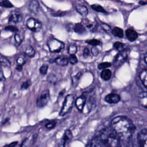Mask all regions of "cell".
<instances>
[{
  "label": "cell",
  "instance_id": "6da1fadb",
  "mask_svg": "<svg viewBox=\"0 0 147 147\" xmlns=\"http://www.w3.org/2000/svg\"><path fill=\"white\" fill-rule=\"evenodd\" d=\"M110 126L119 137L121 140L125 142L131 140L136 130L132 121L124 116H117L114 118Z\"/></svg>",
  "mask_w": 147,
  "mask_h": 147
},
{
  "label": "cell",
  "instance_id": "7a4b0ae2",
  "mask_svg": "<svg viewBox=\"0 0 147 147\" xmlns=\"http://www.w3.org/2000/svg\"><path fill=\"white\" fill-rule=\"evenodd\" d=\"M99 137L107 147H121V139L111 126L102 130Z\"/></svg>",
  "mask_w": 147,
  "mask_h": 147
},
{
  "label": "cell",
  "instance_id": "3957f363",
  "mask_svg": "<svg viewBox=\"0 0 147 147\" xmlns=\"http://www.w3.org/2000/svg\"><path fill=\"white\" fill-rule=\"evenodd\" d=\"M74 102H75L74 96L72 94L67 95L64 99L62 107L59 113V115L64 116V115L69 113L71 110Z\"/></svg>",
  "mask_w": 147,
  "mask_h": 147
},
{
  "label": "cell",
  "instance_id": "277c9868",
  "mask_svg": "<svg viewBox=\"0 0 147 147\" xmlns=\"http://www.w3.org/2000/svg\"><path fill=\"white\" fill-rule=\"evenodd\" d=\"M47 45L51 52L58 53L60 52L65 47V44L56 38H52L48 40L47 42Z\"/></svg>",
  "mask_w": 147,
  "mask_h": 147
},
{
  "label": "cell",
  "instance_id": "5b68a950",
  "mask_svg": "<svg viewBox=\"0 0 147 147\" xmlns=\"http://www.w3.org/2000/svg\"><path fill=\"white\" fill-rule=\"evenodd\" d=\"M129 54V50L125 49L123 51L119 52L115 57L113 64L114 66L118 67L122 65L127 59Z\"/></svg>",
  "mask_w": 147,
  "mask_h": 147
},
{
  "label": "cell",
  "instance_id": "8992f818",
  "mask_svg": "<svg viewBox=\"0 0 147 147\" xmlns=\"http://www.w3.org/2000/svg\"><path fill=\"white\" fill-rule=\"evenodd\" d=\"M50 99L49 91L48 89H45L42 91L39 97L37 99L36 105L38 107L41 108L44 107L48 103Z\"/></svg>",
  "mask_w": 147,
  "mask_h": 147
},
{
  "label": "cell",
  "instance_id": "52a82bcc",
  "mask_svg": "<svg viewBox=\"0 0 147 147\" xmlns=\"http://www.w3.org/2000/svg\"><path fill=\"white\" fill-rule=\"evenodd\" d=\"M26 26L32 32H38L40 31L42 28V24L38 20L29 18L26 21Z\"/></svg>",
  "mask_w": 147,
  "mask_h": 147
},
{
  "label": "cell",
  "instance_id": "ba28073f",
  "mask_svg": "<svg viewBox=\"0 0 147 147\" xmlns=\"http://www.w3.org/2000/svg\"><path fill=\"white\" fill-rule=\"evenodd\" d=\"M137 140L140 147H147V129H143L138 133Z\"/></svg>",
  "mask_w": 147,
  "mask_h": 147
},
{
  "label": "cell",
  "instance_id": "9c48e42d",
  "mask_svg": "<svg viewBox=\"0 0 147 147\" xmlns=\"http://www.w3.org/2000/svg\"><path fill=\"white\" fill-rule=\"evenodd\" d=\"M22 20V17L21 14L18 11H13L11 12L10 15L9 17L8 22L9 23L17 24L21 22Z\"/></svg>",
  "mask_w": 147,
  "mask_h": 147
},
{
  "label": "cell",
  "instance_id": "30bf717a",
  "mask_svg": "<svg viewBox=\"0 0 147 147\" xmlns=\"http://www.w3.org/2000/svg\"><path fill=\"white\" fill-rule=\"evenodd\" d=\"M105 100L109 103H117L120 101L121 97L117 94L111 93L106 95Z\"/></svg>",
  "mask_w": 147,
  "mask_h": 147
},
{
  "label": "cell",
  "instance_id": "8fae6325",
  "mask_svg": "<svg viewBox=\"0 0 147 147\" xmlns=\"http://www.w3.org/2000/svg\"><path fill=\"white\" fill-rule=\"evenodd\" d=\"M86 96H84L83 95L80 96L75 100V103L76 107L80 111H82L83 110L84 106L86 104Z\"/></svg>",
  "mask_w": 147,
  "mask_h": 147
},
{
  "label": "cell",
  "instance_id": "7c38bea8",
  "mask_svg": "<svg viewBox=\"0 0 147 147\" xmlns=\"http://www.w3.org/2000/svg\"><path fill=\"white\" fill-rule=\"evenodd\" d=\"M53 62L56 63L58 65H67L69 63L68 58L64 55H60L57 56L53 60Z\"/></svg>",
  "mask_w": 147,
  "mask_h": 147
},
{
  "label": "cell",
  "instance_id": "4fadbf2b",
  "mask_svg": "<svg viewBox=\"0 0 147 147\" xmlns=\"http://www.w3.org/2000/svg\"><path fill=\"white\" fill-rule=\"evenodd\" d=\"M40 4L37 1H30L29 5V9L30 12L37 14L39 10Z\"/></svg>",
  "mask_w": 147,
  "mask_h": 147
},
{
  "label": "cell",
  "instance_id": "5bb4252c",
  "mask_svg": "<svg viewBox=\"0 0 147 147\" xmlns=\"http://www.w3.org/2000/svg\"><path fill=\"white\" fill-rule=\"evenodd\" d=\"M75 7L77 12H78L81 16L85 17L88 14V10L86 6L81 4H76Z\"/></svg>",
  "mask_w": 147,
  "mask_h": 147
},
{
  "label": "cell",
  "instance_id": "9a60e30c",
  "mask_svg": "<svg viewBox=\"0 0 147 147\" xmlns=\"http://www.w3.org/2000/svg\"><path fill=\"white\" fill-rule=\"evenodd\" d=\"M126 37L130 41H134L136 40L138 37L137 33L131 29H128L125 32Z\"/></svg>",
  "mask_w": 147,
  "mask_h": 147
},
{
  "label": "cell",
  "instance_id": "2e32d148",
  "mask_svg": "<svg viewBox=\"0 0 147 147\" xmlns=\"http://www.w3.org/2000/svg\"><path fill=\"white\" fill-rule=\"evenodd\" d=\"M73 29L75 32L79 34H83L86 32V29L81 23H76L74 25Z\"/></svg>",
  "mask_w": 147,
  "mask_h": 147
},
{
  "label": "cell",
  "instance_id": "e0dca14e",
  "mask_svg": "<svg viewBox=\"0 0 147 147\" xmlns=\"http://www.w3.org/2000/svg\"><path fill=\"white\" fill-rule=\"evenodd\" d=\"M138 101L141 106L147 108V92H142L140 94Z\"/></svg>",
  "mask_w": 147,
  "mask_h": 147
},
{
  "label": "cell",
  "instance_id": "ac0fdd59",
  "mask_svg": "<svg viewBox=\"0 0 147 147\" xmlns=\"http://www.w3.org/2000/svg\"><path fill=\"white\" fill-rule=\"evenodd\" d=\"M100 77L104 80H109L111 77V72L109 69H105L102 71L100 73Z\"/></svg>",
  "mask_w": 147,
  "mask_h": 147
},
{
  "label": "cell",
  "instance_id": "d6986e66",
  "mask_svg": "<svg viewBox=\"0 0 147 147\" xmlns=\"http://www.w3.org/2000/svg\"><path fill=\"white\" fill-rule=\"evenodd\" d=\"M82 76V72H79L78 74H76V75H75L74 76H72V86L74 88L76 87V86L78 85L79 80L81 78Z\"/></svg>",
  "mask_w": 147,
  "mask_h": 147
},
{
  "label": "cell",
  "instance_id": "ffe728a7",
  "mask_svg": "<svg viewBox=\"0 0 147 147\" xmlns=\"http://www.w3.org/2000/svg\"><path fill=\"white\" fill-rule=\"evenodd\" d=\"M111 33L112 34L117 37H119V38H122L123 36V30L119 28V27H114L112 30H111Z\"/></svg>",
  "mask_w": 147,
  "mask_h": 147
},
{
  "label": "cell",
  "instance_id": "44dd1931",
  "mask_svg": "<svg viewBox=\"0 0 147 147\" xmlns=\"http://www.w3.org/2000/svg\"><path fill=\"white\" fill-rule=\"evenodd\" d=\"M140 78L142 84L147 88V69H144L141 72Z\"/></svg>",
  "mask_w": 147,
  "mask_h": 147
},
{
  "label": "cell",
  "instance_id": "7402d4cb",
  "mask_svg": "<svg viewBox=\"0 0 147 147\" xmlns=\"http://www.w3.org/2000/svg\"><path fill=\"white\" fill-rule=\"evenodd\" d=\"M91 7L95 11L99 13H103L106 14H108V12L105 10V9L99 4H93L91 6Z\"/></svg>",
  "mask_w": 147,
  "mask_h": 147
},
{
  "label": "cell",
  "instance_id": "603a6c76",
  "mask_svg": "<svg viewBox=\"0 0 147 147\" xmlns=\"http://www.w3.org/2000/svg\"><path fill=\"white\" fill-rule=\"evenodd\" d=\"M24 53L26 55H27L28 56H29L30 57H32L34 56L35 53H36L34 49L30 45L26 47V48H25V49L24 51Z\"/></svg>",
  "mask_w": 147,
  "mask_h": 147
},
{
  "label": "cell",
  "instance_id": "cb8c5ba5",
  "mask_svg": "<svg viewBox=\"0 0 147 147\" xmlns=\"http://www.w3.org/2000/svg\"><path fill=\"white\" fill-rule=\"evenodd\" d=\"M73 137V135L72 131L69 129H67L65 130L64 134L62 137V139H63L66 142L68 141H70Z\"/></svg>",
  "mask_w": 147,
  "mask_h": 147
},
{
  "label": "cell",
  "instance_id": "d4e9b609",
  "mask_svg": "<svg viewBox=\"0 0 147 147\" xmlns=\"http://www.w3.org/2000/svg\"><path fill=\"white\" fill-rule=\"evenodd\" d=\"M24 34L22 32H17L16 33H15L14 35V40L16 41V42L20 45L23 41L24 40Z\"/></svg>",
  "mask_w": 147,
  "mask_h": 147
},
{
  "label": "cell",
  "instance_id": "484cf974",
  "mask_svg": "<svg viewBox=\"0 0 147 147\" xmlns=\"http://www.w3.org/2000/svg\"><path fill=\"white\" fill-rule=\"evenodd\" d=\"M86 42L89 45H92V47H96L97 45H102V42L100 40H97V39H95V38L86 40Z\"/></svg>",
  "mask_w": 147,
  "mask_h": 147
},
{
  "label": "cell",
  "instance_id": "4316f807",
  "mask_svg": "<svg viewBox=\"0 0 147 147\" xmlns=\"http://www.w3.org/2000/svg\"><path fill=\"white\" fill-rule=\"evenodd\" d=\"M113 47L117 49V51H119V52H121V51H123L124 49V44L121 42H118V41H117L115 42L113 44Z\"/></svg>",
  "mask_w": 147,
  "mask_h": 147
},
{
  "label": "cell",
  "instance_id": "83f0119b",
  "mask_svg": "<svg viewBox=\"0 0 147 147\" xmlns=\"http://www.w3.org/2000/svg\"><path fill=\"white\" fill-rule=\"evenodd\" d=\"M1 64L6 67H10L11 66V63L10 61L7 59L6 57H3V56H1Z\"/></svg>",
  "mask_w": 147,
  "mask_h": 147
},
{
  "label": "cell",
  "instance_id": "f1b7e54d",
  "mask_svg": "<svg viewBox=\"0 0 147 147\" xmlns=\"http://www.w3.org/2000/svg\"><path fill=\"white\" fill-rule=\"evenodd\" d=\"M0 5L2 7H4L6 8H11L13 7V5L9 1L7 0L1 1L0 2Z\"/></svg>",
  "mask_w": 147,
  "mask_h": 147
},
{
  "label": "cell",
  "instance_id": "f546056e",
  "mask_svg": "<svg viewBox=\"0 0 147 147\" xmlns=\"http://www.w3.org/2000/svg\"><path fill=\"white\" fill-rule=\"evenodd\" d=\"M111 64L109 62H103L101 63H99L98 65V68L99 69H105L110 67H111Z\"/></svg>",
  "mask_w": 147,
  "mask_h": 147
},
{
  "label": "cell",
  "instance_id": "4dcf8cb0",
  "mask_svg": "<svg viewBox=\"0 0 147 147\" xmlns=\"http://www.w3.org/2000/svg\"><path fill=\"white\" fill-rule=\"evenodd\" d=\"M48 65L46 64H44L40 67V68L39 69L40 73L41 75H46V74L47 73V71H48Z\"/></svg>",
  "mask_w": 147,
  "mask_h": 147
},
{
  "label": "cell",
  "instance_id": "1f68e13d",
  "mask_svg": "<svg viewBox=\"0 0 147 147\" xmlns=\"http://www.w3.org/2000/svg\"><path fill=\"white\" fill-rule=\"evenodd\" d=\"M68 60H69V63L72 65H75L78 62L77 57L75 55H70L68 57Z\"/></svg>",
  "mask_w": 147,
  "mask_h": 147
},
{
  "label": "cell",
  "instance_id": "d6a6232c",
  "mask_svg": "<svg viewBox=\"0 0 147 147\" xmlns=\"http://www.w3.org/2000/svg\"><path fill=\"white\" fill-rule=\"evenodd\" d=\"M4 30L6 31L15 32V33H16L17 32H18V29L16 26H14L13 25H8L4 28Z\"/></svg>",
  "mask_w": 147,
  "mask_h": 147
},
{
  "label": "cell",
  "instance_id": "836d02e7",
  "mask_svg": "<svg viewBox=\"0 0 147 147\" xmlns=\"http://www.w3.org/2000/svg\"><path fill=\"white\" fill-rule=\"evenodd\" d=\"M77 52V47L75 45H71L68 49V52L70 55H75Z\"/></svg>",
  "mask_w": 147,
  "mask_h": 147
},
{
  "label": "cell",
  "instance_id": "e575fe53",
  "mask_svg": "<svg viewBox=\"0 0 147 147\" xmlns=\"http://www.w3.org/2000/svg\"><path fill=\"white\" fill-rule=\"evenodd\" d=\"M56 125V121H51L45 123V127L48 129H53Z\"/></svg>",
  "mask_w": 147,
  "mask_h": 147
},
{
  "label": "cell",
  "instance_id": "d590c367",
  "mask_svg": "<svg viewBox=\"0 0 147 147\" xmlns=\"http://www.w3.org/2000/svg\"><path fill=\"white\" fill-rule=\"evenodd\" d=\"M16 61H17V65L23 66L26 63V60L23 56H20L17 58Z\"/></svg>",
  "mask_w": 147,
  "mask_h": 147
},
{
  "label": "cell",
  "instance_id": "8d00e7d4",
  "mask_svg": "<svg viewBox=\"0 0 147 147\" xmlns=\"http://www.w3.org/2000/svg\"><path fill=\"white\" fill-rule=\"evenodd\" d=\"M30 84H31V82L29 80H26L22 83V84L21 86V89L23 90H26L29 88V87L30 86Z\"/></svg>",
  "mask_w": 147,
  "mask_h": 147
},
{
  "label": "cell",
  "instance_id": "74e56055",
  "mask_svg": "<svg viewBox=\"0 0 147 147\" xmlns=\"http://www.w3.org/2000/svg\"><path fill=\"white\" fill-rule=\"evenodd\" d=\"M101 27L106 33H109L110 31L112 30L111 29V27L109 25H107V24H105V23H102Z\"/></svg>",
  "mask_w": 147,
  "mask_h": 147
},
{
  "label": "cell",
  "instance_id": "f35d334b",
  "mask_svg": "<svg viewBox=\"0 0 147 147\" xmlns=\"http://www.w3.org/2000/svg\"><path fill=\"white\" fill-rule=\"evenodd\" d=\"M90 51L88 49V48L85 47L84 48L83 51V57H85V58L88 57L90 56Z\"/></svg>",
  "mask_w": 147,
  "mask_h": 147
},
{
  "label": "cell",
  "instance_id": "ab89813d",
  "mask_svg": "<svg viewBox=\"0 0 147 147\" xmlns=\"http://www.w3.org/2000/svg\"><path fill=\"white\" fill-rule=\"evenodd\" d=\"M91 52L92 55H94L95 56H97L99 53V51H98V49L96 48V47H92L91 48Z\"/></svg>",
  "mask_w": 147,
  "mask_h": 147
},
{
  "label": "cell",
  "instance_id": "60d3db41",
  "mask_svg": "<svg viewBox=\"0 0 147 147\" xmlns=\"http://www.w3.org/2000/svg\"><path fill=\"white\" fill-rule=\"evenodd\" d=\"M66 14V12H59V13H53L52 14V15L54 17H62L64 16Z\"/></svg>",
  "mask_w": 147,
  "mask_h": 147
},
{
  "label": "cell",
  "instance_id": "b9f144b4",
  "mask_svg": "<svg viewBox=\"0 0 147 147\" xmlns=\"http://www.w3.org/2000/svg\"><path fill=\"white\" fill-rule=\"evenodd\" d=\"M17 144V141H15V142H11V143L9 144L5 145H4L3 147H14Z\"/></svg>",
  "mask_w": 147,
  "mask_h": 147
},
{
  "label": "cell",
  "instance_id": "7bdbcfd3",
  "mask_svg": "<svg viewBox=\"0 0 147 147\" xmlns=\"http://www.w3.org/2000/svg\"><path fill=\"white\" fill-rule=\"evenodd\" d=\"M66 142L63 140V139H61L60 142L59 143V146L58 147H65V145Z\"/></svg>",
  "mask_w": 147,
  "mask_h": 147
},
{
  "label": "cell",
  "instance_id": "ee69618b",
  "mask_svg": "<svg viewBox=\"0 0 147 147\" xmlns=\"http://www.w3.org/2000/svg\"><path fill=\"white\" fill-rule=\"evenodd\" d=\"M126 144L127 145H126V147H136L134 145V144L133 142H131L130 141H129L128 142H126Z\"/></svg>",
  "mask_w": 147,
  "mask_h": 147
},
{
  "label": "cell",
  "instance_id": "f6af8a7d",
  "mask_svg": "<svg viewBox=\"0 0 147 147\" xmlns=\"http://www.w3.org/2000/svg\"><path fill=\"white\" fill-rule=\"evenodd\" d=\"M20 147H27V140H25L22 144H21V145L20 146Z\"/></svg>",
  "mask_w": 147,
  "mask_h": 147
},
{
  "label": "cell",
  "instance_id": "bcb514c9",
  "mask_svg": "<svg viewBox=\"0 0 147 147\" xmlns=\"http://www.w3.org/2000/svg\"><path fill=\"white\" fill-rule=\"evenodd\" d=\"M16 69L18 71H22V66H21V65H17L16 67Z\"/></svg>",
  "mask_w": 147,
  "mask_h": 147
},
{
  "label": "cell",
  "instance_id": "7dc6e473",
  "mask_svg": "<svg viewBox=\"0 0 147 147\" xmlns=\"http://www.w3.org/2000/svg\"><path fill=\"white\" fill-rule=\"evenodd\" d=\"M91 147H103V146H102L98 144H92Z\"/></svg>",
  "mask_w": 147,
  "mask_h": 147
},
{
  "label": "cell",
  "instance_id": "c3c4849f",
  "mask_svg": "<svg viewBox=\"0 0 147 147\" xmlns=\"http://www.w3.org/2000/svg\"><path fill=\"white\" fill-rule=\"evenodd\" d=\"M65 93V90H62V91H61L60 92V93H59V96H62L63 95H64V94Z\"/></svg>",
  "mask_w": 147,
  "mask_h": 147
},
{
  "label": "cell",
  "instance_id": "681fc988",
  "mask_svg": "<svg viewBox=\"0 0 147 147\" xmlns=\"http://www.w3.org/2000/svg\"><path fill=\"white\" fill-rule=\"evenodd\" d=\"M0 78H1V80H2L3 79H5V78H4V76H3V72H2V71H1V77H0Z\"/></svg>",
  "mask_w": 147,
  "mask_h": 147
},
{
  "label": "cell",
  "instance_id": "f907efd6",
  "mask_svg": "<svg viewBox=\"0 0 147 147\" xmlns=\"http://www.w3.org/2000/svg\"><path fill=\"white\" fill-rule=\"evenodd\" d=\"M144 60H145V63L147 64V54H146L144 57Z\"/></svg>",
  "mask_w": 147,
  "mask_h": 147
}]
</instances>
